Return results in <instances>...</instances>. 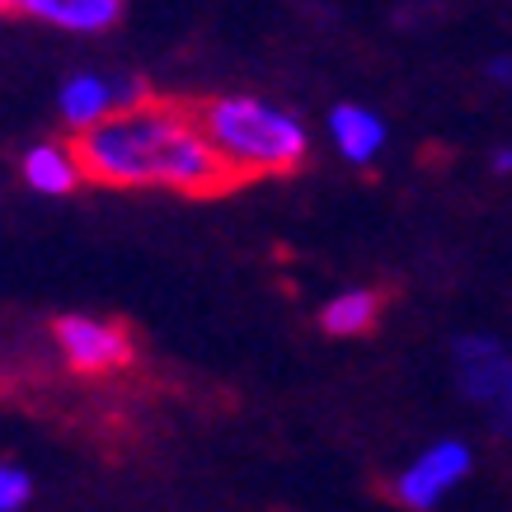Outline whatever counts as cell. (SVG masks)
Masks as SVG:
<instances>
[{
    "instance_id": "6da1fadb",
    "label": "cell",
    "mask_w": 512,
    "mask_h": 512,
    "mask_svg": "<svg viewBox=\"0 0 512 512\" xmlns=\"http://www.w3.org/2000/svg\"><path fill=\"white\" fill-rule=\"evenodd\" d=\"M76 146L85 160V179L104 188L212 198L235 184L202 132L198 109H188L179 99L151 94L146 104L113 113L104 127L85 132Z\"/></svg>"
},
{
    "instance_id": "7a4b0ae2",
    "label": "cell",
    "mask_w": 512,
    "mask_h": 512,
    "mask_svg": "<svg viewBox=\"0 0 512 512\" xmlns=\"http://www.w3.org/2000/svg\"><path fill=\"white\" fill-rule=\"evenodd\" d=\"M198 123L235 184L240 179H268V174H292L311 156L306 123L264 94H217V99L198 104Z\"/></svg>"
},
{
    "instance_id": "3957f363",
    "label": "cell",
    "mask_w": 512,
    "mask_h": 512,
    "mask_svg": "<svg viewBox=\"0 0 512 512\" xmlns=\"http://www.w3.org/2000/svg\"><path fill=\"white\" fill-rule=\"evenodd\" d=\"M451 372L456 386L466 390L489 414L498 433H512V353L489 334H461L451 343Z\"/></svg>"
},
{
    "instance_id": "277c9868",
    "label": "cell",
    "mask_w": 512,
    "mask_h": 512,
    "mask_svg": "<svg viewBox=\"0 0 512 512\" xmlns=\"http://www.w3.org/2000/svg\"><path fill=\"white\" fill-rule=\"evenodd\" d=\"M151 99V85L132 71H118V76H104V71H76V76L62 80L57 90V113L71 137H85L94 127H104L113 113L123 109H137Z\"/></svg>"
},
{
    "instance_id": "5b68a950",
    "label": "cell",
    "mask_w": 512,
    "mask_h": 512,
    "mask_svg": "<svg viewBox=\"0 0 512 512\" xmlns=\"http://www.w3.org/2000/svg\"><path fill=\"white\" fill-rule=\"evenodd\" d=\"M470 470H475L470 442H461V437H437L433 447H423L419 456L395 475L390 494L409 512H433L470 480Z\"/></svg>"
},
{
    "instance_id": "8992f818",
    "label": "cell",
    "mask_w": 512,
    "mask_h": 512,
    "mask_svg": "<svg viewBox=\"0 0 512 512\" xmlns=\"http://www.w3.org/2000/svg\"><path fill=\"white\" fill-rule=\"evenodd\" d=\"M52 343L71 372L80 376H113L132 367V334H127L118 320H104V315H57L52 320Z\"/></svg>"
},
{
    "instance_id": "52a82bcc",
    "label": "cell",
    "mask_w": 512,
    "mask_h": 512,
    "mask_svg": "<svg viewBox=\"0 0 512 512\" xmlns=\"http://www.w3.org/2000/svg\"><path fill=\"white\" fill-rule=\"evenodd\" d=\"M19 179L38 193V198H71L85 179V160H80V146L66 137L52 141H33L29 151L19 156Z\"/></svg>"
},
{
    "instance_id": "ba28073f",
    "label": "cell",
    "mask_w": 512,
    "mask_h": 512,
    "mask_svg": "<svg viewBox=\"0 0 512 512\" xmlns=\"http://www.w3.org/2000/svg\"><path fill=\"white\" fill-rule=\"evenodd\" d=\"M15 15L38 19L47 29L99 38V33H109L123 24L127 0H15Z\"/></svg>"
},
{
    "instance_id": "9c48e42d",
    "label": "cell",
    "mask_w": 512,
    "mask_h": 512,
    "mask_svg": "<svg viewBox=\"0 0 512 512\" xmlns=\"http://www.w3.org/2000/svg\"><path fill=\"white\" fill-rule=\"evenodd\" d=\"M325 127H329L334 151H339L348 165H357V170L376 165V160H381V151H386V141H390L386 118H381L376 109H367V104H353V99L334 104V109H329V118H325Z\"/></svg>"
},
{
    "instance_id": "30bf717a",
    "label": "cell",
    "mask_w": 512,
    "mask_h": 512,
    "mask_svg": "<svg viewBox=\"0 0 512 512\" xmlns=\"http://www.w3.org/2000/svg\"><path fill=\"white\" fill-rule=\"evenodd\" d=\"M376 320H381V292L372 287H343L320 306V329L329 339H357L376 329Z\"/></svg>"
},
{
    "instance_id": "8fae6325",
    "label": "cell",
    "mask_w": 512,
    "mask_h": 512,
    "mask_svg": "<svg viewBox=\"0 0 512 512\" xmlns=\"http://www.w3.org/2000/svg\"><path fill=\"white\" fill-rule=\"evenodd\" d=\"M33 503V475L15 461H0V512H24Z\"/></svg>"
},
{
    "instance_id": "7c38bea8",
    "label": "cell",
    "mask_w": 512,
    "mask_h": 512,
    "mask_svg": "<svg viewBox=\"0 0 512 512\" xmlns=\"http://www.w3.org/2000/svg\"><path fill=\"white\" fill-rule=\"evenodd\" d=\"M484 76H489V85H498V90H512V52H498V57H489Z\"/></svg>"
},
{
    "instance_id": "4fadbf2b",
    "label": "cell",
    "mask_w": 512,
    "mask_h": 512,
    "mask_svg": "<svg viewBox=\"0 0 512 512\" xmlns=\"http://www.w3.org/2000/svg\"><path fill=\"white\" fill-rule=\"evenodd\" d=\"M489 174L508 179L512 174V146H494V156H489Z\"/></svg>"
},
{
    "instance_id": "5bb4252c",
    "label": "cell",
    "mask_w": 512,
    "mask_h": 512,
    "mask_svg": "<svg viewBox=\"0 0 512 512\" xmlns=\"http://www.w3.org/2000/svg\"><path fill=\"white\" fill-rule=\"evenodd\" d=\"M0 15H15V0H0Z\"/></svg>"
}]
</instances>
